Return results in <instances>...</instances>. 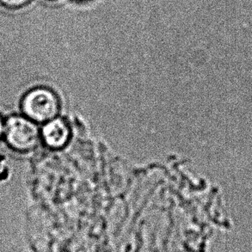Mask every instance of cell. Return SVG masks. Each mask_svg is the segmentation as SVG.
<instances>
[{
    "mask_svg": "<svg viewBox=\"0 0 252 252\" xmlns=\"http://www.w3.org/2000/svg\"><path fill=\"white\" fill-rule=\"evenodd\" d=\"M4 133H5V122L0 116V140L4 137Z\"/></svg>",
    "mask_w": 252,
    "mask_h": 252,
    "instance_id": "obj_5",
    "label": "cell"
},
{
    "mask_svg": "<svg viewBox=\"0 0 252 252\" xmlns=\"http://www.w3.org/2000/svg\"><path fill=\"white\" fill-rule=\"evenodd\" d=\"M3 4L11 8H17V7L24 6L26 3H29L31 0H1Z\"/></svg>",
    "mask_w": 252,
    "mask_h": 252,
    "instance_id": "obj_4",
    "label": "cell"
},
{
    "mask_svg": "<svg viewBox=\"0 0 252 252\" xmlns=\"http://www.w3.org/2000/svg\"><path fill=\"white\" fill-rule=\"evenodd\" d=\"M4 138L12 149L25 153L37 146L40 132L34 122L26 116H13L5 122Z\"/></svg>",
    "mask_w": 252,
    "mask_h": 252,
    "instance_id": "obj_2",
    "label": "cell"
},
{
    "mask_svg": "<svg viewBox=\"0 0 252 252\" xmlns=\"http://www.w3.org/2000/svg\"><path fill=\"white\" fill-rule=\"evenodd\" d=\"M24 116L34 123H48L56 118L60 110L58 96L44 87L33 89L24 95L22 101Z\"/></svg>",
    "mask_w": 252,
    "mask_h": 252,
    "instance_id": "obj_1",
    "label": "cell"
},
{
    "mask_svg": "<svg viewBox=\"0 0 252 252\" xmlns=\"http://www.w3.org/2000/svg\"><path fill=\"white\" fill-rule=\"evenodd\" d=\"M41 137L48 147L58 149L65 147L68 142L70 130L63 120L55 118L46 123L41 131Z\"/></svg>",
    "mask_w": 252,
    "mask_h": 252,
    "instance_id": "obj_3",
    "label": "cell"
}]
</instances>
